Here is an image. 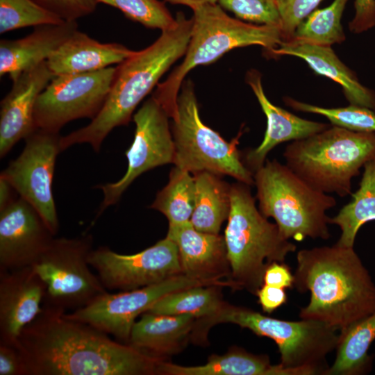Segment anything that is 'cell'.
<instances>
[{
  "instance_id": "e575fe53",
  "label": "cell",
  "mask_w": 375,
  "mask_h": 375,
  "mask_svg": "<svg viewBox=\"0 0 375 375\" xmlns=\"http://www.w3.org/2000/svg\"><path fill=\"white\" fill-rule=\"evenodd\" d=\"M219 5L240 19L258 24L281 26L276 0H217Z\"/></svg>"
},
{
  "instance_id": "8fae6325",
  "label": "cell",
  "mask_w": 375,
  "mask_h": 375,
  "mask_svg": "<svg viewBox=\"0 0 375 375\" xmlns=\"http://www.w3.org/2000/svg\"><path fill=\"white\" fill-rule=\"evenodd\" d=\"M116 67L54 76L39 95L34 110L36 128L53 132L81 118L93 119L103 106Z\"/></svg>"
},
{
  "instance_id": "9a60e30c",
  "label": "cell",
  "mask_w": 375,
  "mask_h": 375,
  "mask_svg": "<svg viewBox=\"0 0 375 375\" xmlns=\"http://www.w3.org/2000/svg\"><path fill=\"white\" fill-rule=\"evenodd\" d=\"M89 263L110 290L138 289L183 274L178 247L167 237L131 255L100 247L92 251Z\"/></svg>"
},
{
  "instance_id": "4dcf8cb0",
  "label": "cell",
  "mask_w": 375,
  "mask_h": 375,
  "mask_svg": "<svg viewBox=\"0 0 375 375\" xmlns=\"http://www.w3.org/2000/svg\"><path fill=\"white\" fill-rule=\"evenodd\" d=\"M347 1L334 0L328 7L313 10L298 25L292 39L326 47L343 42L341 17Z\"/></svg>"
},
{
  "instance_id": "ab89813d",
  "label": "cell",
  "mask_w": 375,
  "mask_h": 375,
  "mask_svg": "<svg viewBox=\"0 0 375 375\" xmlns=\"http://www.w3.org/2000/svg\"><path fill=\"white\" fill-rule=\"evenodd\" d=\"M263 284L284 289L292 288L294 275L284 262H273L265 272Z\"/></svg>"
},
{
  "instance_id": "836d02e7",
  "label": "cell",
  "mask_w": 375,
  "mask_h": 375,
  "mask_svg": "<svg viewBox=\"0 0 375 375\" xmlns=\"http://www.w3.org/2000/svg\"><path fill=\"white\" fill-rule=\"evenodd\" d=\"M119 10L128 19L147 28L161 31L174 26V18L165 3L158 0H97Z\"/></svg>"
},
{
  "instance_id": "60d3db41",
  "label": "cell",
  "mask_w": 375,
  "mask_h": 375,
  "mask_svg": "<svg viewBox=\"0 0 375 375\" xmlns=\"http://www.w3.org/2000/svg\"><path fill=\"white\" fill-rule=\"evenodd\" d=\"M256 296L265 312L270 314L287 301L284 288L263 284L257 291Z\"/></svg>"
},
{
  "instance_id": "44dd1931",
  "label": "cell",
  "mask_w": 375,
  "mask_h": 375,
  "mask_svg": "<svg viewBox=\"0 0 375 375\" xmlns=\"http://www.w3.org/2000/svg\"><path fill=\"white\" fill-rule=\"evenodd\" d=\"M78 30L76 21L42 24L17 40L0 41V76L12 81L24 72L45 62Z\"/></svg>"
},
{
  "instance_id": "4316f807",
  "label": "cell",
  "mask_w": 375,
  "mask_h": 375,
  "mask_svg": "<svg viewBox=\"0 0 375 375\" xmlns=\"http://www.w3.org/2000/svg\"><path fill=\"white\" fill-rule=\"evenodd\" d=\"M375 340V310L340 331L336 357L324 375H359L371 367L368 350Z\"/></svg>"
},
{
  "instance_id": "3957f363",
  "label": "cell",
  "mask_w": 375,
  "mask_h": 375,
  "mask_svg": "<svg viewBox=\"0 0 375 375\" xmlns=\"http://www.w3.org/2000/svg\"><path fill=\"white\" fill-rule=\"evenodd\" d=\"M192 27V18L187 19L183 12H178L174 26L162 31L152 44L119 63L101 110L87 126L61 137V151L88 143L98 152L112 129L127 125L138 105L185 55Z\"/></svg>"
},
{
  "instance_id": "ba28073f",
  "label": "cell",
  "mask_w": 375,
  "mask_h": 375,
  "mask_svg": "<svg viewBox=\"0 0 375 375\" xmlns=\"http://www.w3.org/2000/svg\"><path fill=\"white\" fill-rule=\"evenodd\" d=\"M253 180L260 212L275 220L285 238H329L326 212L336 205L334 197L314 189L276 159L266 160Z\"/></svg>"
},
{
  "instance_id": "9c48e42d",
  "label": "cell",
  "mask_w": 375,
  "mask_h": 375,
  "mask_svg": "<svg viewBox=\"0 0 375 375\" xmlns=\"http://www.w3.org/2000/svg\"><path fill=\"white\" fill-rule=\"evenodd\" d=\"M177 104L178 116L172 126L176 166L193 174L209 172L232 176L249 185L253 184V174L244 164L237 147L241 133L227 142L203 123L190 80L183 82Z\"/></svg>"
},
{
  "instance_id": "52a82bcc",
  "label": "cell",
  "mask_w": 375,
  "mask_h": 375,
  "mask_svg": "<svg viewBox=\"0 0 375 375\" xmlns=\"http://www.w3.org/2000/svg\"><path fill=\"white\" fill-rule=\"evenodd\" d=\"M286 165L314 189L345 197L351 179L375 159V133L358 132L338 126L288 144Z\"/></svg>"
},
{
  "instance_id": "5bb4252c",
  "label": "cell",
  "mask_w": 375,
  "mask_h": 375,
  "mask_svg": "<svg viewBox=\"0 0 375 375\" xmlns=\"http://www.w3.org/2000/svg\"><path fill=\"white\" fill-rule=\"evenodd\" d=\"M169 117L152 97L134 114V139L125 153L128 160L126 172L117 182L98 186L103 191V199L97 218L108 207L115 204L128 187L142 174L158 166L174 163L175 149Z\"/></svg>"
},
{
  "instance_id": "7bdbcfd3",
  "label": "cell",
  "mask_w": 375,
  "mask_h": 375,
  "mask_svg": "<svg viewBox=\"0 0 375 375\" xmlns=\"http://www.w3.org/2000/svg\"><path fill=\"white\" fill-rule=\"evenodd\" d=\"M173 4H181L189 6L194 10L199 6L207 3H215L217 0H165Z\"/></svg>"
},
{
  "instance_id": "d6986e66",
  "label": "cell",
  "mask_w": 375,
  "mask_h": 375,
  "mask_svg": "<svg viewBox=\"0 0 375 375\" xmlns=\"http://www.w3.org/2000/svg\"><path fill=\"white\" fill-rule=\"evenodd\" d=\"M177 245L183 274L214 285L229 286L231 269L224 237L197 231L190 222L169 226L167 236Z\"/></svg>"
},
{
  "instance_id": "4fadbf2b",
  "label": "cell",
  "mask_w": 375,
  "mask_h": 375,
  "mask_svg": "<svg viewBox=\"0 0 375 375\" xmlns=\"http://www.w3.org/2000/svg\"><path fill=\"white\" fill-rule=\"evenodd\" d=\"M212 285L214 284L182 274L138 289L117 293L107 292L85 306L69 313L66 312V315L112 335L123 343L128 344L137 317L147 312L160 298L190 287Z\"/></svg>"
},
{
  "instance_id": "d590c367",
  "label": "cell",
  "mask_w": 375,
  "mask_h": 375,
  "mask_svg": "<svg viewBox=\"0 0 375 375\" xmlns=\"http://www.w3.org/2000/svg\"><path fill=\"white\" fill-rule=\"evenodd\" d=\"M322 0H283L277 3L281 18L283 41L292 38L298 25Z\"/></svg>"
},
{
  "instance_id": "ffe728a7",
  "label": "cell",
  "mask_w": 375,
  "mask_h": 375,
  "mask_svg": "<svg viewBox=\"0 0 375 375\" xmlns=\"http://www.w3.org/2000/svg\"><path fill=\"white\" fill-rule=\"evenodd\" d=\"M247 82L255 94L267 122L260 144L253 149L247 151L242 158L245 166L253 174L265 164L268 153L278 144L306 138L331 126L326 124L302 119L272 103L264 92L261 76L256 70L248 72Z\"/></svg>"
},
{
  "instance_id": "7c38bea8",
  "label": "cell",
  "mask_w": 375,
  "mask_h": 375,
  "mask_svg": "<svg viewBox=\"0 0 375 375\" xmlns=\"http://www.w3.org/2000/svg\"><path fill=\"white\" fill-rule=\"evenodd\" d=\"M59 132L36 128L20 155L1 172L20 197L28 202L56 235L59 221L52 192L56 158L62 151Z\"/></svg>"
},
{
  "instance_id": "d6a6232c",
  "label": "cell",
  "mask_w": 375,
  "mask_h": 375,
  "mask_svg": "<svg viewBox=\"0 0 375 375\" xmlns=\"http://www.w3.org/2000/svg\"><path fill=\"white\" fill-rule=\"evenodd\" d=\"M32 0H0V33L28 26L63 22Z\"/></svg>"
},
{
  "instance_id": "1f68e13d",
  "label": "cell",
  "mask_w": 375,
  "mask_h": 375,
  "mask_svg": "<svg viewBox=\"0 0 375 375\" xmlns=\"http://www.w3.org/2000/svg\"><path fill=\"white\" fill-rule=\"evenodd\" d=\"M287 106L299 111L312 112L326 117L333 125L358 132L375 133V113L369 108L351 105L344 108H325L284 99Z\"/></svg>"
},
{
  "instance_id": "83f0119b",
  "label": "cell",
  "mask_w": 375,
  "mask_h": 375,
  "mask_svg": "<svg viewBox=\"0 0 375 375\" xmlns=\"http://www.w3.org/2000/svg\"><path fill=\"white\" fill-rule=\"evenodd\" d=\"M364 172L358 190L352 200L344 206L329 224L338 225L341 235L338 245L353 247L357 233L365 223L375 220V159L364 165Z\"/></svg>"
},
{
  "instance_id": "6da1fadb",
  "label": "cell",
  "mask_w": 375,
  "mask_h": 375,
  "mask_svg": "<svg viewBox=\"0 0 375 375\" xmlns=\"http://www.w3.org/2000/svg\"><path fill=\"white\" fill-rule=\"evenodd\" d=\"M66 312L43 305L22 331L15 346L25 375L157 374L162 357L115 341Z\"/></svg>"
},
{
  "instance_id": "603a6c76",
  "label": "cell",
  "mask_w": 375,
  "mask_h": 375,
  "mask_svg": "<svg viewBox=\"0 0 375 375\" xmlns=\"http://www.w3.org/2000/svg\"><path fill=\"white\" fill-rule=\"evenodd\" d=\"M271 56H294L304 60L317 73L327 76L343 88L347 100L375 111V93L361 85L353 73L337 57L331 47L296 40L282 41L276 48L267 51Z\"/></svg>"
},
{
  "instance_id": "2e32d148",
  "label": "cell",
  "mask_w": 375,
  "mask_h": 375,
  "mask_svg": "<svg viewBox=\"0 0 375 375\" xmlns=\"http://www.w3.org/2000/svg\"><path fill=\"white\" fill-rule=\"evenodd\" d=\"M55 235L19 196L0 210V271L31 266Z\"/></svg>"
},
{
  "instance_id": "f1b7e54d",
  "label": "cell",
  "mask_w": 375,
  "mask_h": 375,
  "mask_svg": "<svg viewBox=\"0 0 375 375\" xmlns=\"http://www.w3.org/2000/svg\"><path fill=\"white\" fill-rule=\"evenodd\" d=\"M221 285H198L169 293L155 302L147 312L157 315L189 314L198 319L217 312L225 301Z\"/></svg>"
},
{
  "instance_id": "5b68a950",
  "label": "cell",
  "mask_w": 375,
  "mask_h": 375,
  "mask_svg": "<svg viewBox=\"0 0 375 375\" xmlns=\"http://www.w3.org/2000/svg\"><path fill=\"white\" fill-rule=\"evenodd\" d=\"M219 323L234 324L272 339L278 347L280 363L301 375H324L328 367L326 357L336 349L340 335L338 328L322 322L276 319L225 302L215 315L197 319L192 338L203 342L209 328Z\"/></svg>"
},
{
  "instance_id": "484cf974",
  "label": "cell",
  "mask_w": 375,
  "mask_h": 375,
  "mask_svg": "<svg viewBox=\"0 0 375 375\" xmlns=\"http://www.w3.org/2000/svg\"><path fill=\"white\" fill-rule=\"evenodd\" d=\"M195 203L190 222L199 231L219 234L231 210V185L219 175L209 172L194 173Z\"/></svg>"
},
{
  "instance_id": "74e56055",
  "label": "cell",
  "mask_w": 375,
  "mask_h": 375,
  "mask_svg": "<svg viewBox=\"0 0 375 375\" xmlns=\"http://www.w3.org/2000/svg\"><path fill=\"white\" fill-rule=\"evenodd\" d=\"M355 15L349 27L351 31L360 33L375 26V0H355Z\"/></svg>"
},
{
  "instance_id": "30bf717a",
  "label": "cell",
  "mask_w": 375,
  "mask_h": 375,
  "mask_svg": "<svg viewBox=\"0 0 375 375\" xmlns=\"http://www.w3.org/2000/svg\"><path fill=\"white\" fill-rule=\"evenodd\" d=\"M92 244L91 235L53 238L32 264L47 286L43 305L73 311L108 292L90 269Z\"/></svg>"
},
{
  "instance_id": "e0dca14e",
  "label": "cell",
  "mask_w": 375,
  "mask_h": 375,
  "mask_svg": "<svg viewBox=\"0 0 375 375\" xmlns=\"http://www.w3.org/2000/svg\"><path fill=\"white\" fill-rule=\"evenodd\" d=\"M46 291L31 266L0 271V342L15 344L42 311Z\"/></svg>"
},
{
  "instance_id": "277c9868",
  "label": "cell",
  "mask_w": 375,
  "mask_h": 375,
  "mask_svg": "<svg viewBox=\"0 0 375 375\" xmlns=\"http://www.w3.org/2000/svg\"><path fill=\"white\" fill-rule=\"evenodd\" d=\"M192 10L191 36L184 60L165 81L157 85L152 95L173 120L178 116L181 85L190 70L211 64L235 48L258 44L269 51L283 41L280 26L243 22L228 16L217 3Z\"/></svg>"
},
{
  "instance_id": "8d00e7d4",
  "label": "cell",
  "mask_w": 375,
  "mask_h": 375,
  "mask_svg": "<svg viewBox=\"0 0 375 375\" xmlns=\"http://www.w3.org/2000/svg\"><path fill=\"white\" fill-rule=\"evenodd\" d=\"M64 21H76L94 12L97 0H32Z\"/></svg>"
},
{
  "instance_id": "f35d334b",
  "label": "cell",
  "mask_w": 375,
  "mask_h": 375,
  "mask_svg": "<svg viewBox=\"0 0 375 375\" xmlns=\"http://www.w3.org/2000/svg\"><path fill=\"white\" fill-rule=\"evenodd\" d=\"M0 375H25L22 357L14 344L0 342Z\"/></svg>"
},
{
  "instance_id": "7402d4cb",
  "label": "cell",
  "mask_w": 375,
  "mask_h": 375,
  "mask_svg": "<svg viewBox=\"0 0 375 375\" xmlns=\"http://www.w3.org/2000/svg\"><path fill=\"white\" fill-rule=\"evenodd\" d=\"M135 51L119 43H101L77 30L46 61L54 76L91 72L119 64Z\"/></svg>"
},
{
  "instance_id": "ee69618b",
  "label": "cell",
  "mask_w": 375,
  "mask_h": 375,
  "mask_svg": "<svg viewBox=\"0 0 375 375\" xmlns=\"http://www.w3.org/2000/svg\"><path fill=\"white\" fill-rule=\"evenodd\" d=\"M276 1L277 3H279V2H281V1H282L283 0H276Z\"/></svg>"
},
{
  "instance_id": "8992f818",
  "label": "cell",
  "mask_w": 375,
  "mask_h": 375,
  "mask_svg": "<svg viewBox=\"0 0 375 375\" xmlns=\"http://www.w3.org/2000/svg\"><path fill=\"white\" fill-rule=\"evenodd\" d=\"M233 289L256 295L263 285L267 267L273 262H284L294 244L285 238L276 224L257 209L249 185L238 182L231 185V210L224 232Z\"/></svg>"
},
{
  "instance_id": "b9f144b4",
  "label": "cell",
  "mask_w": 375,
  "mask_h": 375,
  "mask_svg": "<svg viewBox=\"0 0 375 375\" xmlns=\"http://www.w3.org/2000/svg\"><path fill=\"white\" fill-rule=\"evenodd\" d=\"M13 191L15 190L8 181L0 176V210L15 199L13 197Z\"/></svg>"
},
{
  "instance_id": "f546056e",
  "label": "cell",
  "mask_w": 375,
  "mask_h": 375,
  "mask_svg": "<svg viewBox=\"0 0 375 375\" xmlns=\"http://www.w3.org/2000/svg\"><path fill=\"white\" fill-rule=\"evenodd\" d=\"M195 203V183L190 172L174 167L168 183L157 194L151 208L162 212L169 226L190 222Z\"/></svg>"
},
{
  "instance_id": "7a4b0ae2",
  "label": "cell",
  "mask_w": 375,
  "mask_h": 375,
  "mask_svg": "<svg viewBox=\"0 0 375 375\" xmlns=\"http://www.w3.org/2000/svg\"><path fill=\"white\" fill-rule=\"evenodd\" d=\"M293 286L309 291V303L301 309L302 319L324 322L341 331L375 310V285L353 247L301 249Z\"/></svg>"
},
{
  "instance_id": "cb8c5ba5",
  "label": "cell",
  "mask_w": 375,
  "mask_h": 375,
  "mask_svg": "<svg viewBox=\"0 0 375 375\" xmlns=\"http://www.w3.org/2000/svg\"><path fill=\"white\" fill-rule=\"evenodd\" d=\"M198 318L189 314L168 315L145 312L135 322L128 344L160 356L180 351Z\"/></svg>"
},
{
  "instance_id": "ac0fdd59",
  "label": "cell",
  "mask_w": 375,
  "mask_h": 375,
  "mask_svg": "<svg viewBox=\"0 0 375 375\" xmlns=\"http://www.w3.org/2000/svg\"><path fill=\"white\" fill-rule=\"evenodd\" d=\"M53 77L45 61L24 72L12 81L11 90L1 101V158L20 140L25 139L36 129L35 103Z\"/></svg>"
},
{
  "instance_id": "d4e9b609",
  "label": "cell",
  "mask_w": 375,
  "mask_h": 375,
  "mask_svg": "<svg viewBox=\"0 0 375 375\" xmlns=\"http://www.w3.org/2000/svg\"><path fill=\"white\" fill-rule=\"evenodd\" d=\"M157 374L165 375H301L297 370L272 365L267 355H256L233 347L223 355H212L199 366H181L166 362L159 364Z\"/></svg>"
}]
</instances>
